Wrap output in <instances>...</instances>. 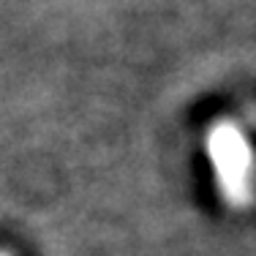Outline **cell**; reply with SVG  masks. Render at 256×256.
Listing matches in <instances>:
<instances>
[{"mask_svg":"<svg viewBox=\"0 0 256 256\" xmlns=\"http://www.w3.org/2000/svg\"><path fill=\"white\" fill-rule=\"evenodd\" d=\"M0 256H11V254L8 251H0Z\"/></svg>","mask_w":256,"mask_h":256,"instance_id":"1","label":"cell"}]
</instances>
